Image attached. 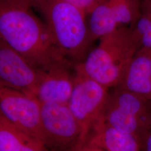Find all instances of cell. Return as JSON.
Instances as JSON below:
<instances>
[{"label":"cell","instance_id":"cell-10","mask_svg":"<svg viewBox=\"0 0 151 151\" xmlns=\"http://www.w3.org/2000/svg\"><path fill=\"white\" fill-rule=\"evenodd\" d=\"M76 64L62 60L41 70L36 92L40 103L68 105L74 86Z\"/></svg>","mask_w":151,"mask_h":151},{"label":"cell","instance_id":"cell-18","mask_svg":"<svg viewBox=\"0 0 151 151\" xmlns=\"http://www.w3.org/2000/svg\"><path fill=\"white\" fill-rule=\"evenodd\" d=\"M25 1H29V2H30L31 3H32V0H25Z\"/></svg>","mask_w":151,"mask_h":151},{"label":"cell","instance_id":"cell-14","mask_svg":"<svg viewBox=\"0 0 151 151\" xmlns=\"http://www.w3.org/2000/svg\"><path fill=\"white\" fill-rule=\"evenodd\" d=\"M75 6L81 10L84 11L87 15H89L92 11L102 0H62Z\"/></svg>","mask_w":151,"mask_h":151},{"label":"cell","instance_id":"cell-6","mask_svg":"<svg viewBox=\"0 0 151 151\" xmlns=\"http://www.w3.org/2000/svg\"><path fill=\"white\" fill-rule=\"evenodd\" d=\"M40 105L41 128L45 147L74 151L81 147V128L68 105Z\"/></svg>","mask_w":151,"mask_h":151},{"label":"cell","instance_id":"cell-3","mask_svg":"<svg viewBox=\"0 0 151 151\" xmlns=\"http://www.w3.org/2000/svg\"><path fill=\"white\" fill-rule=\"evenodd\" d=\"M140 48L131 29L120 27L100 38L97 46L79 64L92 80L108 88L116 87Z\"/></svg>","mask_w":151,"mask_h":151},{"label":"cell","instance_id":"cell-15","mask_svg":"<svg viewBox=\"0 0 151 151\" xmlns=\"http://www.w3.org/2000/svg\"><path fill=\"white\" fill-rule=\"evenodd\" d=\"M140 48L151 49V26L142 39Z\"/></svg>","mask_w":151,"mask_h":151},{"label":"cell","instance_id":"cell-13","mask_svg":"<svg viewBox=\"0 0 151 151\" xmlns=\"http://www.w3.org/2000/svg\"><path fill=\"white\" fill-rule=\"evenodd\" d=\"M0 151H49L41 142L13 124L0 111Z\"/></svg>","mask_w":151,"mask_h":151},{"label":"cell","instance_id":"cell-16","mask_svg":"<svg viewBox=\"0 0 151 151\" xmlns=\"http://www.w3.org/2000/svg\"><path fill=\"white\" fill-rule=\"evenodd\" d=\"M142 151H151V129L143 140Z\"/></svg>","mask_w":151,"mask_h":151},{"label":"cell","instance_id":"cell-11","mask_svg":"<svg viewBox=\"0 0 151 151\" xmlns=\"http://www.w3.org/2000/svg\"><path fill=\"white\" fill-rule=\"evenodd\" d=\"M151 101V49L140 48L116 87Z\"/></svg>","mask_w":151,"mask_h":151},{"label":"cell","instance_id":"cell-1","mask_svg":"<svg viewBox=\"0 0 151 151\" xmlns=\"http://www.w3.org/2000/svg\"><path fill=\"white\" fill-rule=\"evenodd\" d=\"M31 6L25 0H0V39L40 70L67 60Z\"/></svg>","mask_w":151,"mask_h":151},{"label":"cell","instance_id":"cell-8","mask_svg":"<svg viewBox=\"0 0 151 151\" xmlns=\"http://www.w3.org/2000/svg\"><path fill=\"white\" fill-rule=\"evenodd\" d=\"M142 0H102L88 15L93 41L122 27H132L140 15Z\"/></svg>","mask_w":151,"mask_h":151},{"label":"cell","instance_id":"cell-4","mask_svg":"<svg viewBox=\"0 0 151 151\" xmlns=\"http://www.w3.org/2000/svg\"><path fill=\"white\" fill-rule=\"evenodd\" d=\"M100 119L143 140L151 129V101L134 93L116 88L110 93Z\"/></svg>","mask_w":151,"mask_h":151},{"label":"cell","instance_id":"cell-2","mask_svg":"<svg viewBox=\"0 0 151 151\" xmlns=\"http://www.w3.org/2000/svg\"><path fill=\"white\" fill-rule=\"evenodd\" d=\"M44 18L54 43L67 60L82 62L91 51L92 39L86 14L62 0H32Z\"/></svg>","mask_w":151,"mask_h":151},{"label":"cell","instance_id":"cell-12","mask_svg":"<svg viewBox=\"0 0 151 151\" xmlns=\"http://www.w3.org/2000/svg\"><path fill=\"white\" fill-rule=\"evenodd\" d=\"M87 143L104 151H142L143 140L99 119L93 127Z\"/></svg>","mask_w":151,"mask_h":151},{"label":"cell","instance_id":"cell-5","mask_svg":"<svg viewBox=\"0 0 151 151\" xmlns=\"http://www.w3.org/2000/svg\"><path fill=\"white\" fill-rule=\"evenodd\" d=\"M108 88L87 76L76 63L73 88L68 106L81 130V146L86 142L93 127L108 103Z\"/></svg>","mask_w":151,"mask_h":151},{"label":"cell","instance_id":"cell-9","mask_svg":"<svg viewBox=\"0 0 151 151\" xmlns=\"http://www.w3.org/2000/svg\"><path fill=\"white\" fill-rule=\"evenodd\" d=\"M41 70L0 39V82L36 97Z\"/></svg>","mask_w":151,"mask_h":151},{"label":"cell","instance_id":"cell-17","mask_svg":"<svg viewBox=\"0 0 151 151\" xmlns=\"http://www.w3.org/2000/svg\"><path fill=\"white\" fill-rule=\"evenodd\" d=\"M74 151H104L99 148H97L96 147H94V146H91V145H89L87 143L84 144L83 145L77 148V149H76Z\"/></svg>","mask_w":151,"mask_h":151},{"label":"cell","instance_id":"cell-7","mask_svg":"<svg viewBox=\"0 0 151 151\" xmlns=\"http://www.w3.org/2000/svg\"><path fill=\"white\" fill-rule=\"evenodd\" d=\"M40 106L37 97L0 82L1 113L19 128L43 143Z\"/></svg>","mask_w":151,"mask_h":151}]
</instances>
